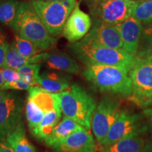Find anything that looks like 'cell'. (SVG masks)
Returning <instances> with one entry per match:
<instances>
[{
    "label": "cell",
    "instance_id": "7a4b0ae2",
    "mask_svg": "<svg viewBox=\"0 0 152 152\" xmlns=\"http://www.w3.org/2000/svg\"><path fill=\"white\" fill-rule=\"evenodd\" d=\"M129 71L123 68L106 65H87L83 77L101 92L130 96L132 83Z\"/></svg>",
    "mask_w": 152,
    "mask_h": 152
},
{
    "label": "cell",
    "instance_id": "ffe728a7",
    "mask_svg": "<svg viewBox=\"0 0 152 152\" xmlns=\"http://www.w3.org/2000/svg\"><path fill=\"white\" fill-rule=\"evenodd\" d=\"M44 52L39 53L30 58H26L20 54L15 47L14 42L9 44L5 56L2 68H9L18 70L22 66L30 64H39L43 62Z\"/></svg>",
    "mask_w": 152,
    "mask_h": 152
},
{
    "label": "cell",
    "instance_id": "d590c367",
    "mask_svg": "<svg viewBox=\"0 0 152 152\" xmlns=\"http://www.w3.org/2000/svg\"><path fill=\"white\" fill-rule=\"evenodd\" d=\"M46 1H61V0H46Z\"/></svg>",
    "mask_w": 152,
    "mask_h": 152
},
{
    "label": "cell",
    "instance_id": "f546056e",
    "mask_svg": "<svg viewBox=\"0 0 152 152\" xmlns=\"http://www.w3.org/2000/svg\"><path fill=\"white\" fill-rule=\"evenodd\" d=\"M9 47V44L4 33L0 30V68H2Z\"/></svg>",
    "mask_w": 152,
    "mask_h": 152
},
{
    "label": "cell",
    "instance_id": "603a6c76",
    "mask_svg": "<svg viewBox=\"0 0 152 152\" xmlns=\"http://www.w3.org/2000/svg\"><path fill=\"white\" fill-rule=\"evenodd\" d=\"M19 4L17 0L0 1V23L11 27L18 14Z\"/></svg>",
    "mask_w": 152,
    "mask_h": 152
},
{
    "label": "cell",
    "instance_id": "d6a6232c",
    "mask_svg": "<svg viewBox=\"0 0 152 152\" xmlns=\"http://www.w3.org/2000/svg\"><path fill=\"white\" fill-rule=\"evenodd\" d=\"M144 113L145 114L146 116L149 119L150 125L151 127V130H152V109H147L144 111Z\"/></svg>",
    "mask_w": 152,
    "mask_h": 152
},
{
    "label": "cell",
    "instance_id": "5b68a950",
    "mask_svg": "<svg viewBox=\"0 0 152 152\" xmlns=\"http://www.w3.org/2000/svg\"><path fill=\"white\" fill-rule=\"evenodd\" d=\"M30 3L49 33L52 36H58L63 31L66 20L77 3V0H32Z\"/></svg>",
    "mask_w": 152,
    "mask_h": 152
},
{
    "label": "cell",
    "instance_id": "8d00e7d4",
    "mask_svg": "<svg viewBox=\"0 0 152 152\" xmlns=\"http://www.w3.org/2000/svg\"><path fill=\"white\" fill-rule=\"evenodd\" d=\"M144 1H152V0H144Z\"/></svg>",
    "mask_w": 152,
    "mask_h": 152
},
{
    "label": "cell",
    "instance_id": "e0dca14e",
    "mask_svg": "<svg viewBox=\"0 0 152 152\" xmlns=\"http://www.w3.org/2000/svg\"><path fill=\"white\" fill-rule=\"evenodd\" d=\"M43 62L49 68L69 73H78L80 68L76 61L59 51L44 52Z\"/></svg>",
    "mask_w": 152,
    "mask_h": 152
},
{
    "label": "cell",
    "instance_id": "83f0119b",
    "mask_svg": "<svg viewBox=\"0 0 152 152\" xmlns=\"http://www.w3.org/2000/svg\"><path fill=\"white\" fill-rule=\"evenodd\" d=\"M13 42L18 52L26 58L33 57L42 52L32 42L18 35H15V39Z\"/></svg>",
    "mask_w": 152,
    "mask_h": 152
},
{
    "label": "cell",
    "instance_id": "2e32d148",
    "mask_svg": "<svg viewBox=\"0 0 152 152\" xmlns=\"http://www.w3.org/2000/svg\"><path fill=\"white\" fill-rule=\"evenodd\" d=\"M28 100L34 102L45 113L51 111L62 113L58 93L49 92L39 86L30 87Z\"/></svg>",
    "mask_w": 152,
    "mask_h": 152
},
{
    "label": "cell",
    "instance_id": "7c38bea8",
    "mask_svg": "<svg viewBox=\"0 0 152 152\" xmlns=\"http://www.w3.org/2000/svg\"><path fill=\"white\" fill-rule=\"evenodd\" d=\"M92 20L88 14L80 8L77 2L63 29V35L70 42L74 43L81 40L90 31Z\"/></svg>",
    "mask_w": 152,
    "mask_h": 152
},
{
    "label": "cell",
    "instance_id": "d6986e66",
    "mask_svg": "<svg viewBox=\"0 0 152 152\" xmlns=\"http://www.w3.org/2000/svg\"><path fill=\"white\" fill-rule=\"evenodd\" d=\"M71 77L62 73L44 72L39 75L37 82L39 87L52 93H61L70 86Z\"/></svg>",
    "mask_w": 152,
    "mask_h": 152
},
{
    "label": "cell",
    "instance_id": "d4e9b609",
    "mask_svg": "<svg viewBox=\"0 0 152 152\" xmlns=\"http://www.w3.org/2000/svg\"><path fill=\"white\" fill-rule=\"evenodd\" d=\"M136 56L152 58V24L144 27Z\"/></svg>",
    "mask_w": 152,
    "mask_h": 152
},
{
    "label": "cell",
    "instance_id": "cb8c5ba5",
    "mask_svg": "<svg viewBox=\"0 0 152 152\" xmlns=\"http://www.w3.org/2000/svg\"><path fill=\"white\" fill-rule=\"evenodd\" d=\"M132 16L142 25L152 24V1L138 0L135 1L134 9L132 10Z\"/></svg>",
    "mask_w": 152,
    "mask_h": 152
},
{
    "label": "cell",
    "instance_id": "277c9868",
    "mask_svg": "<svg viewBox=\"0 0 152 152\" xmlns=\"http://www.w3.org/2000/svg\"><path fill=\"white\" fill-rule=\"evenodd\" d=\"M58 95L64 116L73 120L90 131L93 113L96 106L94 97L76 83L70 85Z\"/></svg>",
    "mask_w": 152,
    "mask_h": 152
},
{
    "label": "cell",
    "instance_id": "9a60e30c",
    "mask_svg": "<svg viewBox=\"0 0 152 152\" xmlns=\"http://www.w3.org/2000/svg\"><path fill=\"white\" fill-rule=\"evenodd\" d=\"M135 132L124 137L118 141L108 147H102L104 152H152V144H147Z\"/></svg>",
    "mask_w": 152,
    "mask_h": 152
},
{
    "label": "cell",
    "instance_id": "f1b7e54d",
    "mask_svg": "<svg viewBox=\"0 0 152 152\" xmlns=\"http://www.w3.org/2000/svg\"><path fill=\"white\" fill-rule=\"evenodd\" d=\"M31 87L22 79H19L16 81L4 83L3 85L2 90H28Z\"/></svg>",
    "mask_w": 152,
    "mask_h": 152
},
{
    "label": "cell",
    "instance_id": "ac0fdd59",
    "mask_svg": "<svg viewBox=\"0 0 152 152\" xmlns=\"http://www.w3.org/2000/svg\"><path fill=\"white\" fill-rule=\"evenodd\" d=\"M83 128L80 125L73 120L64 116L60 123L55 127L52 132L45 139V144L49 147L54 149L58 147L67 137L75 131Z\"/></svg>",
    "mask_w": 152,
    "mask_h": 152
},
{
    "label": "cell",
    "instance_id": "44dd1931",
    "mask_svg": "<svg viewBox=\"0 0 152 152\" xmlns=\"http://www.w3.org/2000/svg\"><path fill=\"white\" fill-rule=\"evenodd\" d=\"M5 142L11 146L14 152H37L35 147L26 137V131L23 120L16 129L7 136Z\"/></svg>",
    "mask_w": 152,
    "mask_h": 152
},
{
    "label": "cell",
    "instance_id": "4dcf8cb0",
    "mask_svg": "<svg viewBox=\"0 0 152 152\" xmlns=\"http://www.w3.org/2000/svg\"><path fill=\"white\" fill-rule=\"evenodd\" d=\"M1 71L4 83H10L20 79L18 70L9 68H1Z\"/></svg>",
    "mask_w": 152,
    "mask_h": 152
},
{
    "label": "cell",
    "instance_id": "8992f818",
    "mask_svg": "<svg viewBox=\"0 0 152 152\" xmlns=\"http://www.w3.org/2000/svg\"><path fill=\"white\" fill-rule=\"evenodd\" d=\"M129 75L132 83L130 99L140 106H149L152 102V58L137 57Z\"/></svg>",
    "mask_w": 152,
    "mask_h": 152
},
{
    "label": "cell",
    "instance_id": "7402d4cb",
    "mask_svg": "<svg viewBox=\"0 0 152 152\" xmlns=\"http://www.w3.org/2000/svg\"><path fill=\"white\" fill-rule=\"evenodd\" d=\"M61 113L56 111H51L45 113L43 119L39 124L30 131L34 137L39 140H45L51 133L55 127L59 123Z\"/></svg>",
    "mask_w": 152,
    "mask_h": 152
},
{
    "label": "cell",
    "instance_id": "e575fe53",
    "mask_svg": "<svg viewBox=\"0 0 152 152\" xmlns=\"http://www.w3.org/2000/svg\"><path fill=\"white\" fill-rule=\"evenodd\" d=\"M7 90H0V102H1V100L3 99L4 98V96H6V94H7Z\"/></svg>",
    "mask_w": 152,
    "mask_h": 152
},
{
    "label": "cell",
    "instance_id": "74e56055",
    "mask_svg": "<svg viewBox=\"0 0 152 152\" xmlns=\"http://www.w3.org/2000/svg\"><path fill=\"white\" fill-rule=\"evenodd\" d=\"M100 152H104V151H100Z\"/></svg>",
    "mask_w": 152,
    "mask_h": 152
},
{
    "label": "cell",
    "instance_id": "4fadbf2b",
    "mask_svg": "<svg viewBox=\"0 0 152 152\" xmlns=\"http://www.w3.org/2000/svg\"><path fill=\"white\" fill-rule=\"evenodd\" d=\"M115 25L122 39L123 49L130 54L136 55L144 29L143 25L132 16Z\"/></svg>",
    "mask_w": 152,
    "mask_h": 152
},
{
    "label": "cell",
    "instance_id": "4316f807",
    "mask_svg": "<svg viewBox=\"0 0 152 152\" xmlns=\"http://www.w3.org/2000/svg\"><path fill=\"white\" fill-rule=\"evenodd\" d=\"M45 113L34 102L28 100L26 105V115L30 131L35 128L45 116Z\"/></svg>",
    "mask_w": 152,
    "mask_h": 152
},
{
    "label": "cell",
    "instance_id": "5bb4252c",
    "mask_svg": "<svg viewBox=\"0 0 152 152\" xmlns=\"http://www.w3.org/2000/svg\"><path fill=\"white\" fill-rule=\"evenodd\" d=\"M54 152H96L97 148L92 134L84 128L69 134Z\"/></svg>",
    "mask_w": 152,
    "mask_h": 152
},
{
    "label": "cell",
    "instance_id": "ba28073f",
    "mask_svg": "<svg viewBox=\"0 0 152 152\" xmlns=\"http://www.w3.org/2000/svg\"><path fill=\"white\" fill-rule=\"evenodd\" d=\"M119 102L105 96L96 105L92 118V128L98 143L102 144L111 125L121 114Z\"/></svg>",
    "mask_w": 152,
    "mask_h": 152
},
{
    "label": "cell",
    "instance_id": "484cf974",
    "mask_svg": "<svg viewBox=\"0 0 152 152\" xmlns=\"http://www.w3.org/2000/svg\"><path fill=\"white\" fill-rule=\"evenodd\" d=\"M40 68V64H30L20 67L18 69V72L20 79L30 86H39L37 78L39 75Z\"/></svg>",
    "mask_w": 152,
    "mask_h": 152
},
{
    "label": "cell",
    "instance_id": "3957f363",
    "mask_svg": "<svg viewBox=\"0 0 152 152\" xmlns=\"http://www.w3.org/2000/svg\"><path fill=\"white\" fill-rule=\"evenodd\" d=\"M11 28L16 35L32 42L42 51L52 49L56 45V39L49 33L30 3L20 2L18 14Z\"/></svg>",
    "mask_w": 152,
    "mask_h": 152
},
{
    "label": "cell",
    "instance_id": "8fae6325",
    "mask_svg": "<svg viewBox=\"0 0 152 152\" xmlns=\"http://www.w3.org/2000/svg\"><path fill=\"white\" fill-rule=\"evenodd\" d=\"M140 118L141 115L139 114L131 113L126 110L121 111L118 118L110 128L101 146L108 147L128 134L143 132L144 129L141 128Z\"/></svg>",
    "mask_w": 152,
    "mask_h": 152
},
{
    "label": "cell",
    "instance_id": "52a82bcc",
    "mask_svg": "<svg viewBox=\"0 0 152 152\" xmlns=\"http://www.w3.org/2000/svg\"><path fill=\"white\" fill-rule=\"evenodd\" d=\"M134 0H89L93 18L117 24L132 16Z\"/></svg>",
    "mask_w": 152,
    "mask_h": 152
},
{
    "label": "cell",
    "instance_id": "30bf717a",
    "mask_svg": "<svg viewBox=\"0 0 152 152\" xmlns=\"http://www.w3.org/2000/svg\"><path fill=\"white\" fill-rule=\"evenodd\" d=\"M80 41L97 46L123 49V42L115 24L93 18V23L88 33Z\"/></svg>",
    "mask_w": 152,
    "mask_h": 152
},
{
    "label": "cell",
    "instance_id": "9c48e42d",
    "mask_svg": "<svg viewBox=\"0 0 152 152\" xmlns=\"http://www.w3.org/2000/svg\"><path fill=\"white\" fill-rule=\"evenodd\" d=\"M24 100L17 93L8 92L0 102V141L5 142L7 136L22 121Z\"/></svg>",
    "mask_w": 152,
    "mask_h": 152
},
{
    "label": "cell",
    "instance_id": "836d02e7",
    "mask_svg": "<svg viewBox=\"0 0 152 152\" xmlns=\"http://www.w3.org/2000/svg\"><path fill=\"white\" fill-rule=\"evenodd\" d=\"M4 83V80L3 78L2 71H1V68H0V90H2Z\"/></svg>",
    "mask_w": 152,
    "mask_h": 152
},
{
    "label": "cell",
    "instance_id": "6da1fadb",
    "mask_svg": "<svg viewBox=\"0 0 152 152\" xmlns=\"http://www.w3.org/2000/svg\"><path fill=\"white\" fill-rule=\"evenodd\" d=\"M70 51L85 65H106L123 68L130 72L136 61V55L123 49L97 46L76 42L68 45Z\"/></svg>",
    "mask_w": 152,
    "mask_h": 152
},
{
    "label": "cell",
    "instance_id": "1f68e13d",
    "mask_svg": "<svg viewBox=\"0 0 152 152\" xmlns=\"http://www.w3.org/2000/svg\"><path fill=\"white\" fill-rule=\"evenodd\" d=\"M0 152H14L7 142H0Z\"/></svg>",
    "mask_w": 152,
    "mask_h": 152
}]
</instances>
